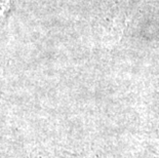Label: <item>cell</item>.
Returning a JSON list of instances; mask_svg holds the SVG:
<instances>
[{
    "instance_id": "obj_1",
    "label": "cell",
    "mask_w": 159,
    "mask_h": 158,
    "mask_svg": "<svg viewBox=\"0 0 159 158\" xmlns=\"http://www.w3.org/2000/svg\"><path fill=\"white\" fill-rule=\"evenodd\" d=\"M11 4V0H0V21H2L3 16L9 11Z\"/></svg>"
}]
</instances>
